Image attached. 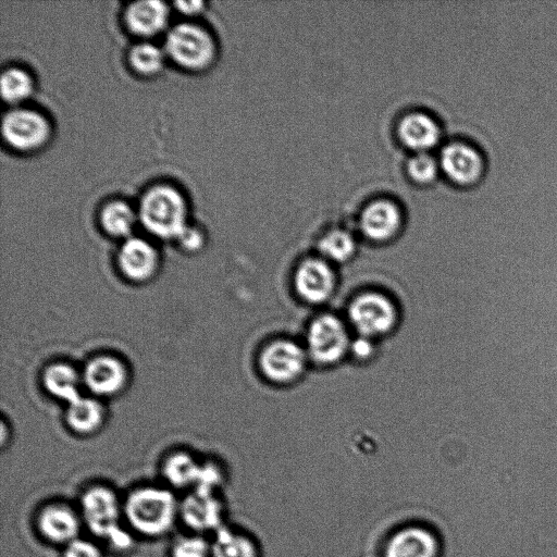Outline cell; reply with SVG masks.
<instances>
[{"mask_svg": "<svg viewBox=\"0 0 557 557\" xmlns=\"http://www.w3.org/2000/svg\"><path fill=\"white\" fill-rule=\"evenodd\" d=\"M34 88L30 74L20 68H9L2 74L0 90L5 102L18 105L28 99Z\"/></svg>", "mask_w": 557, "mask_h": 557, "instance_id": "obj_24", "label": "cell"}, {"mask_svg": "<svg viewBox=\"0 0 557 557\" xmlns=\"http://www.w3.org/2000/svg\"><path fill=\"white\" fill-rule=\"evenodd\" d=\"M438 543L429 531L407 528L396 534L388 544L386 557H437Z\"/></svg>", "mask_w": 557, "mask_h": 557, "instance_id": "obj_18", "label": "cell"}, {"mask_svg": "<svg viewBox=\"0 0 557 557\" xmlns=\"http://www.w3.org/2000/svg\"><path fill=\"white\" fill-rule=\"evenodd\" d=\"M37 528L47 541L68 546L79 539L81 519L68 505H48L37 517Z\"/></svg>", "mask_w": 557, "mask_h": 557, "instance_id": "obj_13", "label": "cell"}, {"mask_svg": "<svg viewBox=\"0 0 557 557\" xmlns=\"http://www.w3.org/2000/svg\"><path fill=\"white\" fill-rule=\"evenodd\" d=\"M439 164L444 175L462 187L477 184L486 172V158L473 144L455 141L443 147Z\"/></svg>", "mask_w": 557, "mask_h": 557, "instance_id": "obj_9", "label": "cell"}, {"mask_svg": "<svg viewBox=\"0 0 557 557\" xmlns=\"http://www.w3.org/2000/svg\"><path fill=\"white\" fill-rule=\"evenodd\" d=\"M118 264L126 278L142 283L151 280L156 275L159 257L150 242L131 237L121 246Z\"/></svg>", "mask_w": 557, "mask_h": 557, "instance_id": "obj_11", "label": "cell"}, {"mask_svg": "<svg viewBox=\"0 0 557 557\" xmlns=\"http://www.w3.org/2000/svg\"><path fill=\"white\" fill-rule=\"evenodd\" d=\"M222 475L219 468L213 464L202 465L201 475L193 490L206 493H215L220 486Z\"/></svg>", "mask_w": 557, "mask_h": 557, "instance_id": "obj_29", "label": "cell"}, {"mask_svg": "<svg viewBox=\"0 0 557 557\" xmlns=\"http://www.w3.org/2000/svg\"><path fill=\"white\" fill-rule=\"evenodd\" d=\"M212 557H256V551L249 539L221 527L212 544Z\"/></svg>", "mask_w": 557, "mask_h": 557, "instance_id": "obj_25", "label": "cell"}, {"mask_svg": "<svg viewBox=\"0 0 557 557\" xmlns=\"http://www.w3.org/2000/svg\"><path fill=\"white\" fill-rule=\"evenodd\" d=\"M349 318L360 337L374 340L394 328L398 312L389 297L369 292L356 297L351 303Z\"/></svg>", "mask_w": 557, "mask_h": 557, "instance_id": "obj_6", "label": "cell"}, {"mask_svg": "<svg viewBox=\"0 0 557 557\" xmlns=\"http://www.w3.org/2000/svg\"><path fill=\"white\" fill-rule=\"evenodd\" d=\"M165 51L180 67L198 71L213 63L216 45L213 36L204 28L182 22L168 31Z\"/></svg>", "mask_w": 557, "mask_h": 557, "instance_id": "obj_4", "label": "cell"}, {"mask_svg": "<svg viewBox=\"0 0 557 557\" xmlns=\"http://www.w3.org/2000/svg\"><path fill=\"white\" fill-rule=\"evenodd\" d=\"M350 352L360 360H367L374 353L373 340L360 337V339L352 341Z\"/></svg>", "mask_w": 557, "mask_h": 557, "instance_id": "obj_32", "label": "cell"}, {"mask_svg": "<svg viewBox=\"0 0 557 557\" xmlns=\"http://www.w3.org/2000/svg\"><path fill=\"white\" fill-rule=\"evenodd\" d=\"M67 422L70 428L80 435H91L104 422L103 407L96 400L81 395L69 404Z\"/></svg>", "mask_w": 557, "mask_h": 557, "instance_id": "obj_20", "label": "cell"}, {"mask_svg": "<svg viewBox=\"0 0 557 557\" xmlns=\"http://www.w3.org/2000/svg\"><path fill=\"white\" fill-rule=\"evenodd\" d=\"M221 512V505L214 493L193 490L180 505L184 523L197 532L220 529Z\"/></svg>", "mask_w": 557, "mask_h": 557, "instance_id": "obj_15", "label": "cell"}, {"mask_svg": "<svg viewBox=\"0 0 557 557\" xmlns=\"http://www.w3.org/2000/svg\"><path fill=\"white\" fill-rule=\"evenodd\" d=\"M318 247L325 261L345 263L354 256L356 241L350 232L337 229L328 232L325 237L321 238Z\"/></svg>", "mask_w": 557, "mask_h": 557, "instance_id": "obj_23", "label": "cell"}, {"mask_svg": "<svg viewBox=\"0 0 557 557\" xmlns=\"http://www.w3.org/2000/svg\"><path fill=\"white\" fill-rule=\"evenodd\" d=\"M123 514L132 529L146 537L168 534L180 514V505L166 488L144 487L129 494Z\"/></svg>", "mask_w": 557, "mask_h": 557, "instance_id": "obj_1", "label": "cell"}, {"mask_svg": "<svg viewBox=\"0 0 557 557\" xmlns=\"http://www.w3.org/2000/svg\"><path fill=\"white\" fill-rule=\"evenodd\" d=\"M138 215L143 227L159 239L177 240L189 226L187 202L170 185L159 184L147 190L141 198Z\"/></svg>", "mask_w": 557, "mask_h": 557, "instance_id": "obj_2", "label": "cell"}, {"mask_svg": "<svg viewBox=\"0 0 557 557\" xmlns=\"http://www.w3.org/2000/svg\"><path fill=\"white\" fill-rule=\"evenodd\" d=\"M81 512L86 526L111 548L120 552L133 548L132 535L120 525L123 505L113 490L101 486L86 490L81 499Z\"/></svg>", "mask_w": 557, "mask_h": 557, "instance_id": "obj_3", "label": "cell"}, {"mask_svg": "<svg viewBox=\"0 0 557 557\" xmlns=\"http://www.w3.org/2000/svg\"><path fill=\"white\" fill-rule=\"evenodd\" d=\"M202 464H198L192 456L177 453L169 457L164 467V474L170 485L176 488L193 489L200 478Z\"/></svg>", "mask_w": 557, "mask_h": 557, "instance_id": "obj_22", "label": "cell"}, {"mask_svg": "<svg viewBox=\"0 0 557 557\" xmlns=\"http://www.w3.org/2000/svg\"><path fill=\"white\" fill-rule=\"evenodd\" d=\"M352 340L348 328L337 316L317 317L306 333L305 350L309 360L323 366L339 363L350 352Z\"/></svg>", "mask_w": 557, "mask_h": 557, "instance_id": "obj_5", "label": "cell"}, {"mask_svg": "<svg viewBox=\"0 0 557 557\" xmlns=\"http://www.w3.org/2000/svg\"><path fill=\"white\" fill-rule=\"evenodd\" d=\"M130 64L135 71L144 76H152L162 70L165 54L152 43H139L132 47L129 55Z\"/></svg>", "mask_w": 557, "mask_h": 557, "instance_id": "obj_26", "label": "cell"}, {"mask_svg": "<svg viewBox=\"0 0 557 557\" xmlns=\"http://www.w3.org/2000/svg\"><path fill=\"white\" fill-rule=\"evenodd\" d=\"M65 557H103V553L93 542L79 538L66 546Z\"/></svg>", "mask_w": 557, "mask_h": 557, "instance_id": "obj_30", "label": "cell"}, {"mask_svg": "<svg viewBox=\"0 0 557 557\" xmlns=\"http://www.w3.org/2000/svg\"><path fill=\"white\" fill-rule=\"evenodd\" d=\"M309 357L300 344L278 340L265 348L259 358L262 373L277 385H288L304 373Z\"/></svg>", "mask_w": 557, "mask_h": 557, "instance_id": "obj_8", "label": "cell"}, {"mask_svg": "<svg viewBox=\"0 0 557 557\" xmlns=\"http://www.w3.org/2000/svg\"><path fill=\"white\" fill-rule=\"evenodd\" d=\"M2 130L7 144L23 152L42 147L51 135V126L39 111L21 107L6 113Z\"/></svg>", "mask_w": 557, "mask_h": 557, "instance_id": "obj_7", "label": "cell"}, {"mask_svg": "<svg viewBox=\"0 0 557 557\" xmlns=\"http://www.w3.org/2000/svg\"><path fill=\"white\" fill-rule=\"evenodd\" d=\"M169 19V8L159 0H143L128 6L125 14L131 32L140 36H154L162 32Z\"/></svg>", "mask_w": 557, "mask_h": 557, "instance_id": "obj_17", "label": "cell"}, {"mask_svg": "<svg viewBox=\"0 0 557 557\" xmlns=\"http://www.w3.org/2000/svg\"><path fill=\"white\" fill-rule=\"evenodd\" d=\"M401 141L418 153H426L441 139V128L432 116L415 111L404 116L399 125Z\"/></svg>", "mask_w": 557, "mask_h": 557, "instance_id": "obj_16", "label": "cell"}, {"mask_svg": "<svg viewBox=\"0 0 557 557\" xmlns=\"http://www.w3.org/2000/svg\"><path fill=\"white\" fill-rule=\"evenodd\" d=\"M172 557H212V544L200 536L184 537L173 546Z\"/></svg>", "mask_w": 557, "mask_h": 557, "instance_id": "obj_28", "label": "cell"}, {"mask_svg": "<svg viewBox=\"0 0 557 557\" xmlns=\"http://www.w3.org/2000/svg\"><path fill=\"white\" fill-rule=\"evenodd\" d=\"M175 6L177 9L182 12L184 15L194 16L197 15L198 12H201L204 7L203 2H179L176 3Z\"/></svg>", "mask_w": 557, "mask_h": 557, "instance_id": "obj_33", "label": "cell"}, {"mask_svg": "<svg viewBox=\"0 0 557 557\" xmlns=\"http://www.w3.org/2000/svg\"><path fill=\"white\" fill-rule=\"evenodd\" d=\"M361 229L368 239L385 242L399 232L402 224L400 207L389 200L368 204L360 219Z\"/></svg>", "mask_w": 557, "mask_h": 557, "instance_id": "obj_14", "label": "cell"}, {"mask_svg": "<svg viewBox=\"0 0 557 557\" xmlns=\"http://www.w3.org/2000/svg\"><path fill=\"white\" fill-rule=\"evenodd\" d=\"M441 170L439 160L430 154L417 153L407 165L408 175L418 183H430L438 176Z\"/></svg>", "mask_w": 557, "mask_h": 557, "instance_id": "obj_27", "label": "cell"}, {"mask_svg": "<svg viewBox=\"0 0 557 557\" xmlns=\"http://www.w3.org/2000/svg\"><path fill=\"white\" fill-rule=\"evenodd\" d=\"M177 241L181 244L184 250L195 252L201 249L204 244V237L200 230L188 226L180 234Z\"/></svg>", "mask_w": 557, "mask_h": 557, "instance_id": "obj_31", "label": "cell"}, {"mask_svg": "<svg viewBox=\"0 0 557 557\" xmlns=\"http://www.w3.org/2000/svg\"><path fill=\"white\" fill-rule=\"evenodd\" d=\"M139 215L127 203L113 201L107 203L101 212V224L103 229L111 237L129 239L138 221Z\"/></svg>", "mask_w": 557, "mask_h": 557, "instance_id": "obj_21", "label": "cell"}, {"mask_svg": "<svg viewBox=\"0 0 557 557\" xmlns=\"http://www.w3.org/2000/svg\"><path fill=\"white\" fill-rule=\"evenodd\" d=\"M297 295L308 304H323L332 296L337 277L324 258H309L297 268L294 277Z\"/></svg>", "mask_w": 557, "mask_h": 557, "instance_id": "obj_10", "label": "cell"}, {"mask_svg": "<svg viewBox=\"0 0 557 557\" xmlns=\"http://www.w3.org/2000/svg\"><path fill=\"white\" fill-rule=\"evenodd\" d=\"M44 387L55 398L70 404L80 398L81 378L68 364H54L45 370Z\"/></svg>", "mask_w": 557, "mask_h": 557, "instance_id": "obj_19", "label": "cell"}, {"mask_svg": "<svg viewBox=\"0 0 557 557\" xmlns=\"http://www.w3.org/2000/svg\"><path fill=\"white\" fill-rule=\"evenodd\" d=\"M82 380L95 395L113 396L126 387L128 370L116 357L98 356L86 365Z\"/></svg>", "mask_w": 557, "mask_h": 557, "instance_id": "obj_12", "label": "cell"}]
</instances>
